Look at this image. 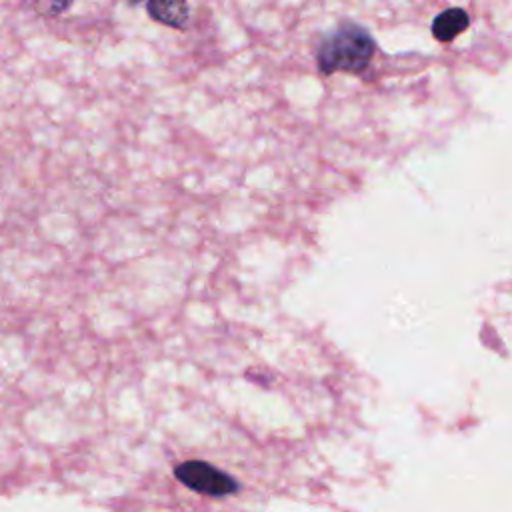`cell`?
Segmentation results:
<instances>
[{"instance_id":"cell-1","label":"cell","mask_w":512,"mask_h":512,"mask_svg":"<svg viewBox=\"0 0 512 512\" xmlns=\"http://www.w3.org/2000/svg\"><path fill=\"white\" fill-rule=\"evenodd\" d=\"M374 52L376 42L364 26L342 22L320 36L316 46V66L326 76L334 72L360 74L372 62Z\"/></svg>"},{"instance_id":"cell-2","label":"cell","mask_w":512,"mask_h":512,"mask_svg":"<svg viewBox=\"0 0 512 512\" xmlns=\"http://www.w3.org/2000/svg\"><path fill=\"white\" fill-rule=\"evenodd\" d=\"M174 476L186 488L210 496V498H224L238 492V482L224 470L216 468L204 460H186L174 468Z\"/></svg>"},{"instance_id":"cell-3","label":"cell","mask_w":512,"mask_h":512,"mask_svg":"<svg viewBox=\"0 0 512 512\" xmlns=\"http://www.w3.org/2000/svg\"><path fill=\"white\" fill-rule=\"evenodd\" d=\"M148 16L170 28H184L190 18V8L186 0H148Z\"/></svg>"},{"instance_id":"cell-4","label":"cell","mask_w":512,"mask_h":512,"mask_svg":"<svg viewBox=\"0 0 512 512\" xmlns=\"http://www.w3.org/2000/svg\"><path fill=\"white\" fill-rule=\"evenodd\" d=\"M462 14L458 10H452V12H444L442 16L436 18L434 22V36L440 38V40H450L460 28H462Z\"/></svg>"},{"instance_id":"cell-5","label":"cell","mask_w":512,"mask_h":512,"mask_svg":"<svg viewBox=\"0 0 512 512\" xmlns=\"http://www.w3.org/2000/svg\"><path fill=\"white\" fill-rule=\"evenodd\" d=\"M70 4H72V0H50V12H52V14H60V12H64Z\"/></svg>"},{"instance_id":"cell-6","label":"cell","mask_w":512,"mask_h":512,"mask_svg":"<svg viewBox=\"0 0 512 512\" xmlns=\"http://www.w3.org/2000/svg\"><path fill=\"white\" fill-rule=\"evenodd\" d=\"M130 2H132V4H136V2H140V0H130Z\"/></svg>"}]
</instances>
